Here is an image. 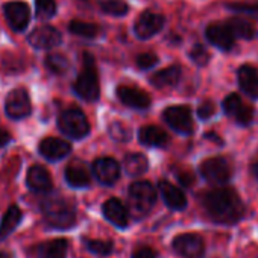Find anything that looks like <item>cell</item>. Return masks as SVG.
<instances>
[{
    "instance_id": "9",
    "label": "cell",
    "mask_w": 258,
    "mask_h": 258,
    "mask_svg": "<svg viewBox=\"0 0 258 258\" xmlns=\"http://www.w3.org/2000/svg\"><path fill=\"white\" fill-rule=\"evenodd\" d=\"M5 109H7V114L14 120L28 117L32 111V106H31V99H29V94L26 93V90L22 87L14 88L7 96Z\"/></svg>"
},
{
    "instance_id": "24",
    "label": "cell",
    "mask_w": 258,
    "mask_h": 258,
    "mask_svg": "<svg viewBox=\"0 0 258 258\" xmlns=\"http://www.w3.org/2000/svg\"><path fill=\"white\" fill-rule=\"evenodd\" d=\"M139 139L145 146L163 148L167 145V134L158 126H143L139 131Z\"/></svg>"
},
{
    "instance_id": "5",
    "label": "cell",
    "mask_w": 258,
    "mask_h": 258,
    "mask_svg": "<svg viewBox=\"0 0 258 258\" xmlns=\"http://www.w3.org/2000/svg\"><path fill=\"white\" fill-rule=\"evenodd\" d=\"M58 126L62 134L72 139H84L90 133V123L85 114L78 108L66 109L58 118Z\"/></svg>"
},
{
    "instance_id": "26",
    "label": "cell",
    "mask_w": 258,
    "mask_h": 258,
    "mask_svg": "<svg viewBox=\"0 0 258 258\" xmlns=\"http://www.w3.org/2000/svg\"><path fill=\"white\" fill-rule=\"evenodd\" d=\"M179 79H181V67L172 66L157 72L151 78V84L155 88H166V87H175L179 82Z\"/></svg>"
},
{
    "instance_id": "41",
    "label": "cell",
    "mask_w": 258,
    "mask_h": 258,
    "mask_svg": "<svg viewBox=\"0 0 258 258\" xmlns=\"http://www.w3.org/2000/svg\"><path fill=\"white\" fill-rule=\"evenodd\" d=\"M11 142V136L5 131V129L0 127V148H4L7 146L8 143Z\"/></svg>"
},
{
    "instance_id": "4",
    "label": "cell",
    "mask_w": 258,
    "mask_h": 258,
    "mask_svg": "<svg viewBox=\"0 0 258 258\" xmlns=\"http://www.w3.org/2000/svg\"><path fill=\"white\" fill-rule=\"evenodd\" d=\"M73 88H75V93L81 99L88 100V102H94L100 94L94 59L90 53H84V67H82V72L79 73Z\"/></svg>"
},
{
    "instance_id": "37",
    "label": "cell",
    "mask_w": 258,
    "mask_h": 258,
    "mask_svg": "<svg viewBox=\"0 0 258 258\" xmlns=\"http://www.w3.org/2000/svg\"><path fill=\"white\" fill-rule=\"evenodd\" d=\"M157 62H158V56L155 53H151V52L142 53V55L137 56V66L140 69H143V70H148V69L154 67Z\"/></svg>"
},
{
    "instance_id": "34",
    "label": "cell",
    "mask_w": 258,
    "mask_h": 258,
    "mask_svg": "<svg viewBox=\"0 0 258 258\" xmlns=\"http://www.w3.org/2000/svg\"><path fill=\"white\" fill-rule=\"evenodd\" d=\"M35 10L40 19H50L56 13L55 0H35Z\"/></svg>"
},
{
    "instance_id": "3",
    "label": "cell",
    "mask_w": 258,
    "mask_h": 258,
    "mask_svg": "<svg viewBox=\"0 0 258 258\" xmlns=\"http://www.w3.org/2000/svg\"><path fill=\"white\" fill-rule=\"evenodd\" d=\"M157 202V190L148 181L131 184L127 193V210L136 220L145 219Z\"/></svg>"
},
{
    "instance_id": "19",
    "label": "cell",
    "mask_w": 258,
    "mask_h": 258,
    "mask_svg": "<svg viewBox=\"0 0 258 258\" xmlns=\"http://www.w3.org/2000/svg\"><path fill=\"white\" fill-rule=\"evenodd\" d=\"M205 37L220 50H231L235 44V37L226 25H210L205 31Z\"/></svg>"
},
{
    "instance_id": "6",
    "label": "cell",
    "mask_w": 258,
    "mask_h": 258,
    "mask_svg": "<svg viewBox=\"0 0 258 258\" xmlns=\"http://www.w3.org/2000/svg\"><path fill=\"white\" fill-rule=\"evenodd\" d=\"M172 249L181 258H204L205 241L199 234L185 232V234H179L173 238Z\"/></svg>"
},
{
    "instance_id": "17",
    "label": "cell",
    "mask_w": 258,
    "mask_h": 258,
    "mask_svg": "<svg viewBox=\"0 0 258 258\" xmlns=\"http://www.w3.org/2000/svg\"><path fill=\"white\" fill-rule=\"evenodd\" d=\"M158 190L160 195L164 201V204L167 205V208H170L172 211H182L187 207V196L185 193L178 188L176 185H173L169 181H160L158 184Z\"/></svg>"
},
{
    "instance_id": "44",
    "label": "cell",
    "mask_w": 258,
    "mask_h": 258,
    "mask_svg": "<svg viewBox=\"0 0 258 258\" xmlns=\"http://www.w3.org/2000/svg\"><path fill=\"white\" fill-rule=\"evenodd\" d=\"M0 258H13V253H10L7 250H0Z\"/></svg>"
},
{
    "instance_id": "38",
    "label": "cell",
    "mask_w": 258,
    "mask_h": 258,
    "mask_svg": "<svg viewBox=\"0 0 258 258\" xmlns=\"http://www.w3.org/2000/svg\"><path fill=\"white\" fill-rule=\"evenodd\" d=\"M228 8L235 11V13H244V14H250V16H256L258 14V4H255V5L232 4V5H228Z\"/></svg>"
},
{
    "instance_id": "7",
    "label": "cell",
    "mask_w": 258,
    "mask_h": 258,
    "mask_svg": "<svg viewBox=\"0 0 258 258\" xmlns=\"http://www.w3.org/2000/svg\"><path fill=\"white\" fill-rule=\"evenodd\" d=\"M199 172H201L202 178L213 185H223L231 179V166L222 157H214V158L205 160L201 164Z\"/></svg>"
},
{
    "instance_id": "11",
    "label": "cell",
    "mask_w": 258,
    "mask_h": 258,
    "mask_svg": "<svg viewBox=\"0 0 258 258\" xmlns=\"http://www.w3.org/2000/svg\"><path fill=\"white\" fill-rule=\"evenodd\" d=\"M93 175L102 185H114L120 178V164L109 157L97 158L93 163Z\"/></svg>"
},
{
    "instance_id": "12",
    "label": "cell",
    "mask_w": 258,
    "mask_h": 258,
    "mask_svg": "<svg viewBox=\"0 0 258 258\" xmlns=\"http://www.w3.org/2000/svg\"><path fill=\"white\" fill-rule=\"evenodd\" d=\"M102 213L103 217L114 225L118 229H124L129 226V210L123 205V202L117 198H111L108 199L103 205H102Z\"/></svg>"
},
{
    "instance_id": "42",
    "label": "cell",
    "mask_w": 258,
    "mask_h": 258,
    "mask_svg": "<svg viewBox=\"0 0 258 258\" xmlns=\"http://www.w3.org/2000/svg\"><path fill=\"white\" fill-rule=\"evenodd\" d=\"M205 139H210V140H214L216 143H222V139H219V137H216V134H214V133H207V134H205Z\"/></svg>"
},
{
    "instance_id": "8",
    "label": "cell",
    "mask_w": 258,
    "mask_h": 258,
    "mask_svg": "<svg viewBox=\"0 0 258 258\" xmlns=\"http://www.w3.org/2000/svg\"><path fill=\"white\" fill-rule=\"evenodd\" d=\"M163 118L173 131L179 134L188 136L193 133V117L188 106H182V105L169 106L164 109Z\"/></svg>"
},
{
    "instance_id": "1",
    "label": "cell",
    "mask_w": 258,
    "mask_h": 258,
    "mask_svg": "<svg viewBox=\"0 0 258 258\" xmlns=\"http://www.w3.org/2000/svg\"><path fill=\"white\" fill-rule=\"evenodd\" d=\"M202 207L207 216L219 225H235L244 217V204L234 188L220 187L204 193Z\"/></svg>"
},
{
    "instance_id": "28",
    "label": "cell",
    "mask_w": 258,
    "mask_h": 258,
    "mask_svg": "<svg viewBox=\"0 0 258 258\" xmlns=\"http://www.w3.org/2000/svg\"><path fill=\"white\" fill-rule=\"evenodd\" d=\"M226 26L231 29L232 35L235 38H243V40H250L253 38V28L249 22L243 19H229L226 22Z\"/></svg>"
},
{
    "instance_id": "2",
    "label": "cell",
    "mask_w": 258,
    "mask_h": 258,
    "mask_svg": "<svg viewBox=\"0 0 258 258\" xmlns=\"http://www.w3.org/2000/svg\"><path fill=\"white\" fill-rule=\"evenodd\" d=\"M41 213L47 226L53 229H70L76 223V208L62 196L46 198L41 202Z\"/></svg>"
},
{
    "instance_id": "23",
    "label": "cell",
    "mask_w": 258,
    "mask_h": 258,
    "mask_svg": "<svg viewBox=\"0 0 258 258\" xmlns=\"http://www.w3.org/2000/svg\"><path fill=\"white\" fill-rule=\"evenodd\" d=\"M238 85L249 97L258 99V72L250 66H243L238 70Z\"/></svg>"
},
{
    "instance_id": "10",
    "label": "cell",
    "mask_w": 258,
    "mask_h": 258,
    "mask_svg": "<svg viewBox=\"0 0 258 258\" xmlns=\"http://www.w3.org/2000/svg\"><path fill=\"white\" fill-rule=\"evenodd\" d=\"M164 26V17L154 11H145L134 25V34L140 40H149Z\"/></svg>"
},
{
    "instance_id": "15",
    "label": "cell",
    "mask_w": 258,
    "mask_h": 258,
    "mask_svg": "<svg viewBox=\"0 0 258 258\" xmlns=\"http://www.w3.org/2000/svg\"><path fill=\"white\" fill-rule=\"evenodd\" d=\"M69 241L66 238H53L35 244L31 249L32 258H67Z\"/></svg>"
},
{
    "instance_id": "22",
    "label": "cell",
    "mask_w": 258,
    "mask_h": 258,
    "mask_svg": "<svg viewBox=\"0 0 258 258\" xmlns=\"http://www.w3.org/2000/svg\"><path fill=\"white\" fill-rule=\"evenodd\" d=\"M66 181L73 188H85V187L90 185L91 176H90V172L87 170V167L82 163L75 161V163L69 164L67 169H66Z\"/></svg>"
},
{
    "instance_id": "30",
    "label": "cell",
    "mask_w": 258,
    "mask_h": 258,
    "mask_svg": "<svg viewBox=\"0 0 258 258\" xmlns=\"http://www.w3.org/2000/svg\"><path fill=\"white\" fill-rule=\"evenodd\" d=\"M69 29L72 34L82 37V38H94L100 32L99 26H96L93 23H87V22H79V20H73L69 25Z\"/></svg>"
},
{
    "instance_id": "18",
    "label": "cell",
    "mask_w": 258,
    "mask_h": 258,
    "mask_svg": "<svg viewBox=\"0 0 258 258\" xmlns=\"http://www.w3.org/2000/svg\"><path fill=\"white\" fill-rule=\"evenodd\" d=\"M29 43L35 49H52L61 43V34L49 25L40 26L29 35Z\"/></svg>"
},
{
    "instance_id": "25",
    "label": "cell",
    "mask_w": 258,
    "mask_h": 258,
    "mask_svg": "<svg viewBox=\"0 0 258 258\" xmlns=\"http://www.w3.org/2000/svg\"><path fill=\"white\" fill-rule=\"evenodd\" d=\"M22 217H23V213L17 205H11L7 210V213L2 217V222H0V240L8 238L16 231V228L22 222Z\"/></svg>"
},
{
    "instance_id": "13",
    "label": "cell",
    "mask_w": 258,
    "mask_h": 258,
    "mask_svg": "<svg viewBox=\"0 0 258 258\" xmlns=\"http://www.w3.org/2000/svg\"><path fill=\"white\" fill-rule=\"evenodd\" d=\"M5 17L10 23V26L20 32L25 31L31 20V10L25 2H10L4 7Z\"/></svg>"
},
{
    "instance_id": "27",
    "label": "cell",
    "mask_w": 258,
    "mask_h": 258,
    "mask_svg": "<svg viewBox=\"0 0 258 258\" xmlns=\"http://www.w3.org/2000/svg\"><path fill=\"white\" fill-rule=\"evenodd\" d=\"M123 169L129 176H142L149 169V161L143 154H127L123 160Z\"/></svg>"
},
{
    "instance_id": "35",
    "label": "cell",
    "mask_w": 258,
    "mask_h": 258,
    "mask_svg": "<svg viewBox=\"0 0 258 258\" xmlns=\"http://www.w3.org/2000/svg\"><path fill=\"white\" fill-rule=\"evenodd\" d=\"M190 56H191V59H193L196 64H199V66H205V64L210 61V53H208V52L205 50V47L201 46V44H198V46H195V47L191 49Z\"/></svg>"
},
{
    "instance_id": "40",
    "label": "cell",
    "mask_w": 258,
    "mask_h": 258,
    "mask_svg": "<svg viewBox=\"0 0 258 258\" xmlns=\"http://www.w3.org/2000/svg\"><path fill=\"white\" fill-rule=\"evenodd\" d=\"M178 181L184 187H191V184H193V175L188 173V172H181V173H178Z\"/></svg>"
},
{
    "instance_id": "33",
    "label": "cell",
    "mask_w": 258,
    "mask_h": 258,
    "mask_svg": "<svg viewBox=\"0 0 258 258\" xmlns=\"http://www.w3.org/2000/svg\"><path fill=\"white\" fill-rule=\"evenodd\" d=\"M108 133H109V136H111V139H114L115 142H120V143H123V142H129L131 140V129H129V126H126L124 123H121V121H114V123H111L109 124V127H108Z\"/></svg>"
},
{
    "instance_id": "29",
    "label": "cell",
    "mask_w": 258,
    "mask_h": 258,
    "mask_svg": "<svg viewBox=\"0 0 258 258\" xmlns=\"http://www.w3.org/2000/svg\"><path fill=\"white\" fill-rule=\"evenodd\" d=\"M84 244L88 252L99 255V256H108L112 253L114 243L109 240H94V238H84Z\"/></svg>"
},
{
    "instance_id": "20",
    "label": "cell",
    "mask_w": 258,
    "mask_h": 258,
    "mask_svg": "<svg viewBox=\"0 0 258 258\" xmlns=\"http://www.w3.org/2000/svg\"><path fill=\"white\" fill-rule=\"evenodd\" d=\"M38 151L46 160L59 161V160L66 158L72 152V146L66 140H61V139H56V137H49V139H44L40 143Z\"/></svg>"
},
{
    "instance_id": "21",
    "label": "cell",
    "mask_w": 258,
    "mask_h": 258,
    "mask_svg": "<svg viewBox=\"0 0 258 258\" xmlns=\"http://www.w3.org/2000/svg\"><path fill=\"white\" fill-rule=\"evenodd\" d=\"M26 184L35 193H46L52 188V178L43 166H32L26 175Z\"/></svg>"
},
{
    "instance_id": "36",
    "label": "cell",
    "mask_w": 258,
    "mask_h": 258,
    "mask_svg": "<svg viewBox=\"0 0 258 258\" xmlns=\"http://www.w3.org/2000/svg\"><path fill=\"white\" fill-rule=\"evenodd\" d=\"M131 258H158V253L154 247H151L148 244H140V246L134 247Z\"/></svg>"
},
{
    "instance_id": "14",
    "label": "cell",
    "mask_w": 258,
    "mask_h": 258,
    "mask_svg": "<svg viewBox=\"0 0 258 258\" xmlns=\"http://www.w3.org/2000/svg\"><path fill=\"white\" fill-rule=\"evenodd\" d=\"M223 109L228 117L234 118L241 126H247L252 121V108L243 103L238 94H229L223 102Z\"/></svg>"
},
{
    "instance_id": "16",
    "label": "cell",
    "mask_w": 258,
    "mask_h": 258,
    "mask_svg": "<svg viewBox=\"0 0 258 258\" xmlns=\"http://www.w3.org/2000/svg\"><path fill=\"white\" fill-rule=\"evenodd\" d=\"M117 97L120 99V102L123 105H126L129 108H134V109H146L151 106L149 94L136 87L120 85L117 88Z\"/></svg>"
},
{
    "instance_id": "31",
    "label": "cell",
    "mask_w": 258,
    "mask_h": 258,
    "mask_svg": "<svg viewBox=\"0 0 258 258\" xmlns=\"http://www.w3.org/2000/svg\"><path fill=\"white\" fill-rule=\"evenodd\" d=\"M46 67L55 73V75H64L67 73V70L70 69V64H69V59L64 56V55H59V53H50L47 55L46 58Z\"/></svg>"
},
{
    "instance_id": "39",
    "label": "cell",
    "mask_w": 258,
    "mask_h": 258,
    "mask_svg": "<svg viewBox=\"0 0 258 258\" xmlns=\"http://www.w3.org/2000/svg\"><path fill=\"white\" fill-rule=\"evenodd\" d=\"M214 112H216V106H214V103L211 100H205L198 108V115L201 118H210Z\"/></svg>"
},
{
    "instance_id": "43",
    "label": "cell",
    "mask_w": 258,
    "mask_h": 258,
    "mask_svg": "<svg viewBox=\"0 0 258 258\" xmlns=\"http://www.w3.org/2000/svg\"><path fill=\"white\" fill-rule=\"evenodd\" d=\"M250 172H252V175L258 179V161H256V163H253V164L250 166Z\"/></svg>"
},
{
    "instance_id": "32",
    "label": "cell",
    "mask_w": 258,
    "mask_h": 258,
    "mask_svg": "<svg viewBox=\"0 0 258 258\" xmlns=\"http://www.w3.org/2000/svg\"><path fill=\"white\" fill-rule=\"evenodd\" d=\"M100 10L108 14V16H124L129 11V7L124 0H102L100 2Z\"/></svg>"
}]
</instances>
